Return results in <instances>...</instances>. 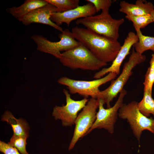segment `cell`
I'll return each instance as SVG.
<instances>
[{"instance_id":"5","label":"cell","mask_w":154,"mask_h":154,"mask_svg":"<svg viewBox=\"0 0 154 154\" xmlns=\"http://www.w3.org/2000/svg\"><path fill=\"white\" fill-rule=\"evenodd\" d=\"M138 104L135 101L127 104H123L119 109L118 116L127 120L133 134L139 142L143 131L147 130L154 133V119L143 114L138 108Z\"/></svg>"},{"instance_id":"2","label":"cell","mask_w":154,"mask_h":154,"mask_svg":"<svg viewBox=\"0 0 154 154\" xmlns=\"http://www.w3.org/2000/svg\"><path fill=\"white\" fill-rule=\"evenodd\" d=\"M59 59L63 65L72 69L96 71L107 65L81 43L75 48L62 53Z\"/></svg>"},{"instance_id":"10","label":"cell","mask_w":154,"mask_h":154,"mask_svg":"<svg viewBox=\"0 0 154 154\" xmlns=\"http://www.w3.org/2000/svg\"><path fill=\"white\" fill-rule=\"evenodd\" d=\"M63 92L66 97V104L54 107L52 116L56 120H60L63 126H70L75 124L78 112L85 106L89 100L84 98L75 100L71 98L68 91L64 89Z\"/></svg>"},{"instance_id":"25","label":"cell","mask_w":154,"mask_h":154,"mask_svg":"<svg viewBox=\"0 0 154 154\" xmlns=\"http://www.w3.org/2000/svg\"><path fill=\"white\" fill-rule=\"evenodd\" d=\"M151 15L152 18L153 22H154V9L151 12Z\"/></svg>"},{"instance_id":"12","label":"cell","mask_w":154,"mask_h":154,"mask_svg":"<svg viewBox=\"0 0 154 154\" xmlns=\"http://www.w3.org/2000/svg\"><path fill=\"white\" fill-rule=\"evenodd\" d=\"M96 13L94 5L88 2L74 9L63 12H55L51 15V20L60 26L63 23L69 26L71 22L79 18L94 15Z\"/></svg>"},{"instance_id":"22","label":"cell","mask_w":154,"mask_h":154,"mask_svg":"<svg viewBox=\"0 0 154 154\" xmlns=\"http://www.w3.org/2000/svg\"><path fill=\"white\" fill-rule=\"evenodd\" d=\"M27 138L25 136L13 134L8 143L17 149L21 154H29L26 149Z\"/></svg>"},{"instance_id":"6","label":"cell","mask_w":154,"mask_h":154,"mask_svg":"<svg viewBox=\"0 0 154 154\" xmlns=\"http://www.w3.org/2000/svg\"><path fill=\"white\" fill-rule=\"evenodd\" d=\"M117 75L115 73H110L105 76L98 79L91 81L78 80L66 77H62L57 82L60 84L67 87L70 93L78 94L87 98L97 99L100 91L99 87L102 85L114 79Z\"/></svg>"},{"instance_id":"11","label":"cell","mask_w":154,"mask_h":154,"mask_svg":"<svg viewBox=\"0 0 154 154\" xmlns=\"http://www.w3.org/2000/svg\"><path fill=\"white\" fill-rule=\"evenodd\" d=\"M138 40V37L136 34L132 31L129 32L111 65L108 67L103 68L96 72L94 75V78L95 79H100L103 77L106 74L111 72L115 73L117 75L119 74L120 73V68L123 61L126 57L130 53L129 52L131 47Z\"/></svg>"},{"instance_id":"18","label":"cell","mask_w":154,"mask_h":154,"mask_svg":"<svg viewBox=\"0 0 154 154\" xmlns=\"http://www.w3.org/2000/svg\"><path fill=\"white\" fill-rule=\"evenodd\" d=\"M138 108L144 116L148 117L151 114L154 117V99L152 94L147 91H144L142 100L138 104Z\"/></svg>"},{"instance_id":"9","label":"cell","mask_w":154,"mask_h":154,"mask_svg":"<svg viewBox=\"0 0 154 154\" xmlns=\"http://www.w3.org/2000/svg\"><path fill=\"white\" fill-rule=\"evenodd\" d=\"M127 94L126 91L123 89L119 93L118 98L114 105L106 109L104 107L105 104L103 101L100 99L98 100L99 102L98 110L96 118L86 135L95 129H104L111 134L114 132V125L117 118L118 111L123 104V99Z\"/></svg>"},{"instance_id":"14","label":"cell","mask_w":154,"mask_h":154,"mask_svg":"<svg viewBox=\"0 0 154 154\" xmlns=\"http://www.w3.org/2000/svg\"><path fill=\"white\" fill-rule=\"evenodd\" d=\"M119 11L126 15L139 16L151 15L154 9L153 4L142 0H137L135 4L130 3L124 1H121Z\"/></svg>"},{"instance_id":"3","label":"cell","mask_w":154,"mask_h":154,"mask_svg":"<svg viewBox=\"0 0 154 154\" xmlns=\"http://www.w3.org/2000/svg\"><path fill=\"white\" fill-rule=\"evenodd\" d=\"M124 22L123 18L114 19L108 11H102L99 15L78 19L76 23L98 34L117 40L119 27Z\"/></svg>"},{"instance_id":"21","label":"cell","mask_w":154,"mask_h":154,"mask_svg":"<svg viewBox=\"0 0 154 154\" xmlns=\"http://www.w3.org/2000/svg\"><path fill=\"white\" fill-rule=\"evenodd\" d=\"M126 18L131 21L135 29L144 28L153 22L151 15L139 16L126 15Z\"/></svg>"},{"instance_id":"13","label":"cell","mask_w":154,"mask_h":154,"mask_svg":"<svg viewBox=\"0 0 154 154\" xmlns=\"http://www.w3.org/2000/svg\"><path fill=\"white\" fill-rule=\"evenodd\" d=\"M58 9L54 6L48 3L46 5L32 11L21 19L20 21L25 25L37 23L49 25L62 32V28L52 22L50 18L54 13L57 12Z\"/></svg>"},{"instance_id":"4","label":"cell","mask_w":154,"mask_h":154,"mask_svg":"<svg viewBox=\"0 0 154 154\" xmlns=\"http://www.w3.org/2000/svg\"><path fill=\"white\" fill-rule=\"evenodd\" d=\"M146 59L145 55L136 52L133 49L128 60L124 65L121 74L116 79L111 81L109 86L100 91L97 99H100L106 104L107 108L111 107L110 103L123 88L129 77L132 74L133 69L137 65L144 62Z\"/></svg>"},{"instance_id":"8","label":"cell","mask_w":154,"mask_h":154,"mask_svg":"<svg viewBox=\"0 0 154 154\" xmlns=\"http://www.w3.org/2000/svg\"><path fill=\"white\" fill-rule=\"evenodd\" d=\"M98 106V100L91 98L78 115L75 122L73 135L69 146V151L73 149L80 139L86 135L92 127L96 118Z\"/></svg>"},{"instance_id":"23","label":"cell","mask_w":154,"mask_h":154,"mask_svg":"<svg viewBox=\"0 0 154 154\" xmlns=\"http://www.w3.org/2000/svg\"><path fill=\"white\" fill-rule=\"evenodd\" d=\"M94 6L96 13L100 10L108 11L112 3L111 0H86Z\"/></svg>"},{"instance_id":"7","label":"cell","mask_w":154,"mask_h":154,"mask_svg":"<svg viewBox=\"0 0 154 154\" xmlns=\"http://www.w3.org/2000/svg\"><path fill=\"white\" fill-rule=\"evenodd\" d=\"M58 37L60 40L57 42L51 41L39 35H33L31 38L36 43L38 50L50 54L58 59L60 56L61 52L73 48L80 44L68 29L64 30Z\"/></svg>"},{"instance_id":"17","label":"cell","mask_w":154,"mask_h":154,"mask_svg":"<svg viewBox=\"0 0 154 154\" xmlns=\"http://www.w3.org/2000/svg\"><path fill=\"white\" fill-rule=\"evenodd\" d=\"M135 30L138 38V42L133 46L135 51L142 54L148 50H151L154 52V37L143 35L140 29Z\"/></svg>"},{"instance_id":"16","label":"cell","mask_w":154,"mask_h":154,"mask_svg":"<svg viewBox=\"0 0 154 154\" xmlns=\"http://www.w3.org/2000/svg\"><path fill=\"white\" fill-rule=\"evenodd\" d=\"M1 120L6 122L11 125L13 134L28 138L29 137L30 127L28 123L24 119L16 118L10 111L7 110L2 115Z\"/></svg>"},{"instance_id":"1","label":"cell","mask_w":154,"mask_h":154,"mask_svg":"<svg viewBox=\"0 0 154 154\" xmlns=\"http://www.w3.org/2000/svg\"><path fill=\"white\" fill-rule=\"evenodd\" d=\"M71 32L76 40L98 59L107 63L113 61L121 46L117 40L106 37L86 28L76 26L72 28Z\"/></svg>"},{"instance_id":"19","label":"cell","mask_w":154,"mask_h":154,"mask_svg":"<svg viewBox=\"0 0 154 154\" xmlns=\"http://www.w3.org/2000/svg\"><path fill=\"white\" fill-rule=\"evenodd\" d=\"M49 3L55 6L57 12H63L74 9L79 5V0H46Z\"/></svg>"},{"instance_id":"15","label":"cell","mask_w":154,"mask_h":154,"mask_svg":"<svg viewBox=\"0 0 154 154\" xmlns=\"http://www.w3.org/2000/svg\"><path fill=\"white\" fill-rule=\"evenodd\" d=\"M48 3L46 0H26L20 6L7 8L6 11L19 21L32 11Z\"/></svg>"},{"instance_id":"24","label":"cell","mask_w":154,"mask_h":154,"mask_svg":"<svg viewBox=\"0 0 154 154\" xmlns=\"http://www.w3.org/2000/svg\"><path fill=\"white\" fill-rule=\"evenodd\" d=\"M0 151L4 154H21L16 148L0 141Z\"/></svg>"},{"instance_id":"20","label":"cell","mask_w":154,"mask_h":154,"mask_svg":"<svg viewBox=\"0 0 154 154\" xmlns=\"http://www.w3.org/2000/svg\"><path fill=\"white\" fill-rule=\"evenodd\" d=\"M149 64L150 66L146 72L143 83V90L147 91L152 94V88L154 83V52L152 55Z\"/></svg>"}]
</instances>
